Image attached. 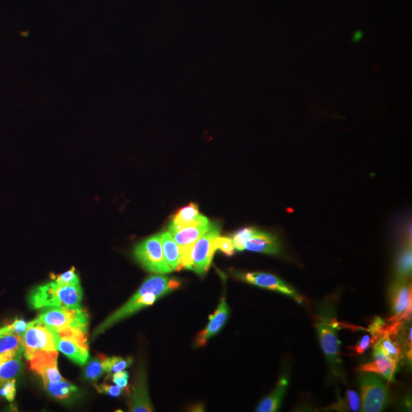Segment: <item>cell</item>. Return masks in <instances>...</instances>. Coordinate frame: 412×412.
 <instances>
[{"mask_svg": "<svg viewBox=\"0 0 412 412\" xmlns=\"http://www.w3.org/2000/svg\"><path fill=\"white\" fill-rule=\"evenodd\" d=\"M181 285V281L161 274L149 277L129 302L112 313L96 328L94 337L100 335L117 322L132 316L141 309L152 306L158 299L180 288Z\"/></svg>", "mask_w": 412, "mask_h": 412, "instance_id": "obj_1", "label": "cell"}, {"mask_svg": "<svg viewBox=\"0 0 412 412\" xmlns=\"http://www.w3.org/2000/svg\"><path fill=\"white\" fill-rule=\"evenodd\" d=\"M83 291L80 285H65L53 281L34 288L29 297L30 306L37 309L53 307L82 308Z\"/></svg>", "mask_w": 412, "mask_h": 412, "instance_id": "obj_2", "label": "cell"}, {"mask_svg": "<svg viewBox=\"0 0 412 412\" xmlns=\"http://www.w3.org/2000/svg\"><path fill=\"white\" fill-rule=\"evenodd\" d=\"M37 319L53 330H88L89 316L83 308H47Z\"/></svg>", "mask_w": 412, "mask_h": 412, "instance_id": "obj_3", "label": "cell"}, {"mask_svg": "<svg viewBox=\"0 0 412 412\" xmlns=\"http://www.w3.org/2000/svg\"><path fill=\"white\" fill-rule=\"evenodd\" d=\"M221 226L218 222L210 223L208 230L193 246L185 267L186 270H191L200 276L207 273L216 252L212 247L213 240L219 236Z\"/></svg>", "mask_w": 412, "mask_h": 412, "instance_id": "obj_4", "label": "cell"}, {"mask_svg": "<svg viewBox=\"0 0 412 412\" xmlns=\"http://www.w3.org/2000/svg\"><path fill=\"white\" fill-rule=\"evenodd\" d=\"M134 256L150 273L162 275L172 272L165 261L160 234L141 241L134 247Z\"/></svg>", "mask_w": 412, "mask_h": 412, "instance_id": "obj_5", "label": "cell"}, {"mask_svg": "<svg viewBox=\"0 0 412 412\" xmlns=\"http://www.w3.org/2000/svg\"><path fill=\"white\" fill-rule=\"evenodd\" d=\"M339 325L335 318H330L328 312L326 314V310L321 311V315L316 323L322 350L335 375L340 374V365L342 363L339 353L340 343L336 334Z\"/></svg>", "mask_w": 412, "mask_h": 412, "instance_id": "obj_6", "label": "cell"}, {"mask_svg": "<svg viewBox=\"0 0 412 412\" xmlns=\"http://www.w3.org/2000/svg\"><path fill=\"white\" fill-rule=\"evenodd\" d=\"M361 384L362 411L379 412L386 408L390 391L378 375L366 373L361 376Z\"/></svg>", "mask_w": 412, "mask_h": 412, "instance_id": "obj_7", "label": "cell"}, {"mask_svg": "<svg viewBox=\"0 0 412 412\" xmlns=\"http://www.w3.org/2000/svg\"><path fill=\"white\" fill-rule=\"evenodd\" d=\"M22 338L23 354L28 361L38 351L57 350L55 333L38 319L34 320L33 325L26 329Z\"/></svg>", "mask_w": 412, "mask_h": 412, "instance_id": "obj_8", "label": "cell"}, {"mask_svg": "<svg viewBox=\"0 0 412 412\" xmlns=\"http://www.w3.org/2000/svg\"><path fill=\"white\" fill-rule=\"evenodd\" d=\"M210 221L199 214L195 220L184 228L172 231H169L176 241L181 250V266L184 269L186 267L188 258H189L191 250L204 233L208 230L210 226Z\"/></svg>", "mask_w": 412, "mask_h": 412, "instance_id": "obj_9", "label": "cell"}, {"mask_svg": "<svg viewBox=\"0 0 412 412\" xmlns=\"http://www.w3.org/2000/svg\"><path fill=\"white\" fill-rule=\"evenodd\" d=\"M237 278L240 281L253 284L267 290H271L281 292L292 297L299 303H302L304 298L295 291L290 285L285 283L282 280L273 274L266 273H240L236 274Z\"/></svg>", "mask_w": 412, "mask_h": 412, "instance_id": "obj_10", "label": "cell"}, {"mask_svg": "<svg viewBox=\"0 0 412 412\" xmlns=\"http://www.w3.org/2000/svg\"><path fill=\"white\" fill-rule=\"evenodd\" d=\"M58 358L57 350L38 351L30 358L31 370L41 376L44 384L65 380L58 371Z\"/></svg>", "mask_w": 412, "mask_h": 412, "instance_id": "obj_11", "label": "cell"}, {"mask_svg": "<svg viewBox=\"0 0 412 412\" xmlns=\"http://www.w3.org/2000/svg\"><path fill=\"white\" fill-rule=\"evenodd\" d=\"M391 304L394 316L390 321L409 318L411 313V285L408 281H396L391 289Z\"/></svg>", "mask_w": 412, "mask_h": 412, "instance_id": "obj_12", "label": "cell"}, {"mask_svg": "<svg viewBox=\"0 0 412 412\" xmlns=\"http://www.w3.org/2000/svg\"><path fill=\"white\" fill-rule=\"evenodd\" d=\"M245 250L249 252L278 255L282 252L281 243L278 238L266 232L255 228L252 237L245 243Z\"/></svg>", "mask_w": 412, "mask_h": 412, "instance_id": "obj_13", "label": "cell"}, {"mask_svg": "<svg viewBox=\"0 0 412 412\" xmlns=\"http://www.w3.org/2000/svg\"><path fill=\"white\" fill-rule=\"evenodd\" d=\"M229 315V309L226 298H222L217 309L214 314L210 316V322L207 326L195 337V345L203 347L207 344L208 340L217 335L224 326L226 325Z\"/></svg>", "mask_w": 412, "mask_h": 412, "instance_id": "obj_14", "label": "cell"}, {"mask_svg": "<svg viewBox=\"0 0 412 412\" xmlns=\"http://www.w3.org/2000/svg\"><path fill=\"white\" fill-rule=\"evenodd\" d=\"M374 361L359 367L362 373L380 374L384 378L392 382L397 371V363L385 354L380 347L375 344L373 349Z\"/></svg>", "mask_w": 412, "mask_h": 412, "instance_id": "obj_15", "label": "cell"}, {"mask_svg": "<svg viewBox=\"0 0 412 412\" xmlns=\"http://www.w3.org/2000/svg\"><path fill=\"white\" fill-rule=\"evenodd\" d=\"M129 411L132 412L153 411L148 396L146 374L143 369L139 371L136 383L132 387Z\"/></svg>", "mask_w": 412, "mask_h": 412, "instance_id": "obj_16", "label": "cell"}, {"mask_svg": "<svg viewBox=\"0 0 412 412\" xmlns=\"http://www.w3.org/2000/svg\"><path fill=\"white\" fill-rule=\"evenodd\" d=\"M56 336L58 352L64 354L71 361L80 366H84L86 363L89 355V347L79 345L73 340L60 337L56 335Z\"/></svg>", "mask_w": 412, "mask_h": 412, "instance_id": "obj_17", "label": "cell"}, {"mask_svg": "<svg viewBox=\"0 0 412 412\" xmlns=\"http://www.w3.org/2000/svg\"><path fill=\"white\" fill-rule=\"evenodd\" d=\"M160 236L167 264L172 271H181L180 247L169 231L161 232Z\"/></svg>", "mask_w": 412, "mask_h": 412, "instance_id": "obj_18", "label": "cell"}, {"mask_svg": "<svg viewBox=\"0 0 412 412\" xmlns=\"http://www.w3.org/2000/svg\"><path fill=\"white\" fill-rule=\"evenodd\" d=\"M288 387V379L283 378L270 395L264 399L261 403H259L256 411L273 412L278 410Z\"/></svg>", "mask_w": 412, "mask_h": 412, "instance_id": "obj_19", "label": "cell"}, {"mask_svg": "<svg viewBox=\"0 0 412 412\" xmlns=\"http://www.w3.org/2000/svg\"><path fill=\"white\" fill-rule=\"evenodd\" d=\"M200 214L198 205L192 202L179 210L168 225V231L184 228L193 222Z\"/></svg>", "mask_w": 412, "mask_h": 412, "instance_id": "obj_20", "label": "cell"}, {"mask_svg": "<svg viewBox=\"0 0 412 412\" xmlns=\"http://www.w3.org/2000/svg\"><path fill=\"white\" fill-rule=\"evenodd\" d=\"M23 353L17 355L12 360L4 362L0 365V388L4 385L16 378L22 369V356Z\"/></svg>", "mask_w": 412, "mask_h": 412, "instance_id": "obj_21", "label": "cell"}, {"mask_svg": "<svg viewBox=\"0 0 412 412\" xmlns=\"http://www.w3.org/2000/svg\"><path fill=\"white\" fill-rule=\"evenodd\" d=\"M411 246L408 244L402 248L397 259V281H406L411 273Z\"/></svg>", "mask_w": 412, "mask_h": 412, "instance_id": "obj_22", "label": "cell"}, {"mask_svg": "<svg viewBox=\"0 0 412 412\" xmlns=\"http://www.w3.org/2000/svg\"><path fill=\"white\" fill-rule=\"evenodd\" d=\"M22 335L10 333L0 327V354L22 348Z\"/></svg>", "mask_w": 412, "mask_h": 412, "instance_id": "obj_23", "label": "cell"}, {"mask_svg": "<svg viewBox=\"0 0 412 412\" xmlns=\"http://www.w3.org/2000/svg\"><path fill=\"white\" fill-rule=\"evenodd\" d=\"M44 387L51 396L60 400L68 399L71 394L77 391V387L74 385L67 381H60L58 382H46Z\"/></svg>", "mask_w": 412, "mask_h": 412, "instance_id": "obj_24", "label": "cell"}, {"mask_svg": "<svg viewBox=\"0 0 412 412\" xmlns=\"http://www.w3.org/2000/svg\"><path fill=\"white\" fill-rule=\"evenodd\" d=\"M133 363L131 357L123 358L121 356L107 357L105 356L103 365L106 373H117L125 369Z\"/></svg>", "mask_w": 412, "mask_h": 412, "instance_id": "obj_25", "label": "cell"}, {"mask_svg": "<svg viewBox=\"0 0 412 412\" xmlns=\"http://www.w3.org/2000/svg\"><path fill=\"white\" fill-rule=\"evenodd\" d=\"M105 355L100 354L87 366L85 371L86 379L97 380L105 372L103 361Z\"/></svg>", "mask_w": 412, "mask_h": 412, "instance_id": "obj_26", "label": "cell"}, {"mask_svg": "<svg viewBox=\"0 0 412 412\" xmlns=\"http://www.w3.org/2000/svg\"><path fill=\"white\" fill-rule=\"evenodd\" d=\"M255 231V228L252 227H247L238 230L231 238L235 249L238 250V252H243V250H245L246 241L252 237Z\"/></svg>", "mask_w": 412, "mask_h": 412, "instance_id": "obj_27", "label": "cell"}, {"mask_svg": "<svg viewBox=\"0 0 412 412\" xmlns=\"http://www.w3.org/2000/svg\"><path fill=\"white\" fill-rule=\"evenodd\" d=\"M212 247L214 252L219 250L228 257H231L235 254L236 249L234 245H233L231 238L229 237H220L219 236L214 239Z\"/></svg>", "mask_w": 412, "mask_h": 412, "instance_id": "obj_28", "label": "cell"}, {"mask_svg": "<svg viewBox=\"0 0 412 412\" xmlns=\"http://www.w3.org/2000/svg\"><path fill=\"white\" fill-rule=\"evenodd\" d=\"M51 279L53 281L58 283L60 285H77L79 284V278L78 275L75 272V268L72 267L70 269V271L58 275H52Z\"/></svg>", "mask_w": 412, "mask_h": 412, "instance_id": "obj_29", "label": "cell"}, {"mask_svg": "<svg viewBox=\"0 0 412 412\" xmlns=\"http://www.w3.org/2000/svg\"><path fill=\"white\" fill-rule=\"evenodd\" d=\"M375 342V340L371 335H365L357 345L353 347H350L355 354H362L367 349L372 346Z\"/></svg>", "mask_w": 412, "mask_h": 412, "instance_id": "obj_30", "label": "cell"}, {"mask_svg": "<svg viewBox=\"0 0 412 412\" xmlns=\"http://www.w3.org/2000/svg\"><path fill=\"white\" fill-rule=\"evenodd\" d=\"M345 401L349 411H358L361 408V401L358 394L353 390L346 393Z\"/></svg>", "mask_w": 412, "mask_h": 412, "instance_id": "obj_31", "label": "cell"}, {"mask_svg": "<svg viewBox=\"0 0 412 412\" xmlns=\"http://www.w3.org/2000/svg\"><path fill=\"white\" fill-rule=\"evenodd\" d=\"M129 374L128 372L122 371L120 372L115 373L112 375V382L123 390L129 391Z\"/></svg>", "mask_w": 412, "mask_h": 412, "instance_id": "obj_32", "label": "cell"}, {"mask_svg": "<svg viewBox=\"0 0 412 412\" xmlns=\"http://www.w3.org/2000/svg\"><path fill=\"white\" fill-rule=\"evenodd\" d=\"M15 379L6 382L0 388V396L5 397L8 401H13L15 397Z\"/></svg>", "mask_w": 412, "mask_h": 412, "instance_id": "obj_33", "label": "cell"}, {"mask_svg": "<svg viewBox=\"0 0 412 412\" xmlns=\"http://www.w3.org/2000/svg\"><path fill=\"white\" fill-rule=\"evenodd\" d=\"M95 388L98 392L105 394L112 397H119L122 395L123 390L117 386H110L107 384L95 385Z\"/></svg>", "mask_w": 412, "mask_h": 412, "instance_id": "obj_34", "label": "cell"}, {"mask_svg": "<svg viewBox=\"0 0 412 412\" xmlns=\"http://www.w3.org/2000/svg\"><path fill=\"white\" fill-rule=\"evenodd\" d=\"M361 34H362L361 33L354 34V40H361Z\"/></svg>", "mask_w": 412, "mask_h": 412, "instance_id": "obj_35", "label": "cell"}]
</instances>
